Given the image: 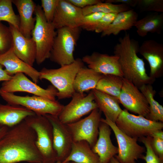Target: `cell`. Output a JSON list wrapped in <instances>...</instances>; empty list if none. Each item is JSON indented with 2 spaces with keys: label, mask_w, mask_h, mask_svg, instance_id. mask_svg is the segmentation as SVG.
Masks as SVG:
<instances>
[{
  "label": "cell",
  "mask_w": 163,
  "mask_h": 163,
  "mask_svg": "<svg viewBox=\"0 0 163 163\" xmlns=\"http://www.w3.org/2000/svg\"><path fill=\"white\" fill-rule=\"evenodd\" d=\"M12 0H0V22H8L19 30V18L13 10Z\"/></svg>",
  "instance_id": "31"
},
{
  "label": "cell",
  "mask_w": 163,
  "mask_h": 163,
  "mask_svg": "<svg viewBox=\"0 0 163 163\" xmlns=\"http://www.w3.org/2000/svg\"><path fill=\"white\" fill-rule=\"evenodd\" d=\"M138 14L132 9L118 13L111 24L101 33V36L117 35L120 31L130 29L138 20Z\"/></svg>",
  "instance_id": "25"
},
{
  "label": "cell",
  "mask_w": 163,
  "mask_h": 163,
  "mask_svg": "<svg viewBox=\"0 0 163 163\" xmlns=\"http://www.w3.org/2000/svg\"><path fill=\"white\" fill-rule=\"evenodd\" d=\"M80 31V27L57 29L49 59L60 66L73 62L75 60L73 53Z\"/></svg>",
  "instance_id": "6"
},
{
  "label": "cell",
  "mask_w": 163,
  "mask_h": 163,
  "mask_svg": "<svg viewBox=\"0 0 163 163\" xmlns=\"http://www.w3.org/2000/svg\"><path fill=\"white\" fill-rule=\"evenodd\" d=\"M123 78L113 75H103L95 89L118 99L123 84Z\"/></svg>",
  "instance_id": "29"
},
{
  "label": "cell",
  "mask_w": 163,
  "mask_h": 163,
  "mask_svg": "<svg viewBox=\"0 0 163 163\" xmlns=\"http://www.w3.org/2000/svg\"><path fill=\"white\" fill-rule=\"evenodd\" d=\"M111 129L107 123L101 122L97 140L92 148L98 156L100 163H109L118 152V147L113 144L110 138Z\"/></svg>",
  "instance_id": "20"
},
{
  "label": "cell",
  "mask_w": 163,
  "mask_h": 163,
  "mask_svg": "<svg viewBox=\"0 0 163 163\" xmlns=\"http://www.w3.org/2000/svg\"><path fill=\"white\" fill-rule=\"evenodd\" d=\"M66 163H75L72 162H68Z\"/></svg>",
  "instance_id": "45"
},
{
  "label": "cell",
  "mask_w": 163,
  "mask_h": 163,
  "mask_svg": "<svg viewBox=\"0 0 163 163\" xmlns=\"http://www.w3.org/2000/svg\"><path fill=\"white\" fill-rule=\"evenodd\" d=\"M134 26L137 34L144 37L149 33L160 34L163 28V13L155 12L137 20Z\"/></svg>",
  "instance_id": "27"
},
{
  "label": "cell",
  "mask_w": 163,
  "mask_h": 163,
  "mask_svg": "<svg viewBox=\"0 0 163 163\" xmlns=\"http://www.w3.org/2000/svg\"><path fill=\"white\" fill-rule=\"evenodd\" d=\"M0 96L8 104L21 106L36 114L58 116L64 105L59 101L39 96H21L0 91Z\"/></svg>",
  "instance_id": "8"
},
{
  "label": "cell",
  "mask_w": 163,
  "mask_h": 163,
  "mask_svg": "<svg viewBox=\"0 0 163 163\" xmlns=\"http://www.w3.org/2000/svg\"><path fill=\"white\" fill-rule=\"evenodd\" d=\"M105 14L97 12L84 15L80 27L88 31H94L98 22Z\"/></svg>",
  "instance_id": "34"
},
{
  "label": "cell",
  "mask_w": 163,
  "mask_h": 163,
  "mask_svg": "<svg viewBox=\"0 0 163 163\" xmlns=\"http://www.w3.org/2000/svg\"><path fill=\"white\" fill-rule=\"evenodd\" d=\"M36 135L24 120L9 128L0 139V163H43Z\"/></svg>",
  "instance_id": "1"
},
{
  "label": "cell",
  "mask_w": 163,
  "mask_h": 163,
  "mask_svg": "<svg viewBox=\"0 0 163 163\" xmlns=\"http://www.w3.org/2000/svg\"><path fill=\"white\" fill-rule=\"evenodd\" d=\"M19 13V31L26 37H31L36 19L33 17L36 5L32 0H12Z\"/></svg>",
  "instance_id": "21"
},
{
  "label": "cell",
  "mask_w": 163,
  "mask_h": 163,
  "mask_svg": "<svg viewBox=\"0 0 163 163\" xmlns=\"http://www.w3.org/2000/svg\"><path fill=\"white\" fill-rule=\"evenodd\" d=\"M12 45V35L9 27L0 22V55L9 50Z\"/></svg>",
  "instance_id": "32"
},
{
  "label": "cell",
  "mask_w": 163,
  "mask_h": 163,
  "mask_svg": "<svg viewBox=\"0 0 163 163\" xmlns=\"http://www.w3.org/2000/svg\"><path fill=\"white\" fill-rule=\"evenodd\" d=\"M84 66L82 59L77 58L72 63L56 69L43 68L39 71V79L50 82L57 90L59 100L72 97L75 92L74 80L79 69Z\"/></svg>",
  "instance_id": "3"
},
{
  "label": "cell",
  "mask_w": 163,
  "mask_h": 163,
  "mask_svg": "<svg viewBox=\"0 0 163 163\" xmlns=\"http://www.w3.org/2000/svg\"><path fill=\"white\" fill-rule=\"evenodd\" d=\"M137 5L142 11L163 13V0H138Z\"/></svg>",
  "instance_id": "35"
},
{
  "label": "cell",
  "mask_w": 163,
  "mask_h": 163,
  "mask_svg": "<svg viewBox=\"0 0 163 163\" xmlns=\"http://www.w3.org/2000/svg\"><path fill=\"white\" fill-rule=\"evenodd\" d=\"M151 137L152 145L154 152L159 158L163 161V139Z\"/></svg>",
  "instance_id": "38"
},
{
  "label": "cell",
  "mask_w": 163,
  "mask_h": 163,
  "mask_svg": "<svg viewBox=\"0 0 163 163\" xmlns=\"http://www.w3.org/2000/svg\"><path fill=\"white\" fill-rule=\"evenodd\" d=\"M115 123L123 133L138 139L150 136L154 132L163 128V122L152 121L142 116L130 113L126 109L122 110Z\"/></svg>",
  "instance_id": "7"
},
{
  "label": "cell",
  "mask_w": 163,
  "mask_h": 163,
  "mask_svg": "<svg viewBox=\"0 0 163 163\" xmlns=\"http://www.w3.org/2000/svg\"><path fill=\"white\" fill-rule=\"evenodd\" d=\"M117 14H105L98 22L94 31L96 33L103 32L112 22Z\"/></svg>",
  "instance_id": "37"
},
{
  "label": "cell",
  "mask_w": 163,
  "mask_h": 163,
  "mask_svg": "<svg viewBox=\"0 0 163 163\" xmlns=\"http://www.w3.org/2000/svg\"><path fill=\"white\" fill-rule=\"evenodd\" d=\"M59 0H41V7L46 21L52 23Z\"/></svg>",
  "instance_id": "36"
},
{
  "label": "cell",
  "mask_w": 163,
  "mask_h": 163,
  "mask_svg": "<svg viewBox=\"0 0 163 163\" xmlns=\"http://www.w3.org/2000/svg\"><path fill=\"white\" fill-rule=\"evenodd\" d=\"M139 47L138 42L126 33L119 39L113 49L114 55L118 58L123 78L138 88L144 85H152L155 81L148 75L143 60L137 55Z\"/></svg>",
  "instance_id": "2"
},
{
  "label": "cell",
  "mask_w": 163,
  "mask_h": 163,
  "mask_svg": "<svg viewBox=\"0 0 163 163\" xmlns=\"http://www.w3.org/2000/svg\"><path fill=\"white\" fill-rule=\"evenodd\" d=\"M54 163H63L62 162L59 161H57Z\"/></svg>",
  "instance_id": "44"
},
{
  "label": "cell",
  "mask_w": 163,
  "mask_h": 163,
  "mask_svg": "<svg viewBox=\"0 0 163 163\" xmlns=\"http://www.w3.org/2000/svg\"><path fill=\"white\" fill-rule=\"evenodd\" d=\"M84 16L82 8L68 0H59L52 23L57 30L65 27H80Z\"/></svg>",
  "instance_id": "15"
},
{
  "label": "cell",
  "mask_w": 163,
  "mask_h": 163,
  "mask_svg": "<svg viewBox=\"0 0 163 163\" xmlns=\"http://www.w3.org/2000/svg\"><path fill=\"white\" fill-rule=\"evenodd\" d=\"M151 84L144 85L139 89L146 98L149 106V113L145 118L157 122L163 121V107L155 99V91Z\"/></svg>",
  "instance_id": "28"
},
{
  "label": "cell",
  "mask_w": 163,
  "mask_h": 163,
  "mask_svg": "<svg viewBox=\"0 0 163 163\" xmlns=\"http://www.w3.org/2000/svg\"><path fill=\"white\" fill-rule=\"evenodd\" d=\"M3 66L0 64V82H5L9 80L12 77L8 75L5 69H3Z\"/></svg>",
  "instance_id": "41"
},
{
  "label": "cell",
  "mask_w": 163,
  "mask_h": 163,
  "mask_svg": "<svg viewBox=\"0 0 163 163\" xmlns=\"http://www.w3.org/2000/svg\"><path fill=\"white\" fill-rule=\"evenodd\" d=\"M103 75L84 66L78 70L74 80V88L75 92L83 94L95 89Z\"/></svg>",
  "instance_id": "26"
},
{
  "label": "cell",
  "mask_w": 163,
  "mask_h": 163,
  "mask_svg": "<svg viewBox=\"0 0 163 163\" xmlns=\"http://www.w3.org/2000/svg\"><path fill=\"white\" fill-rule=\"evenodd\" d=\"M109 163H120L114 157H113L110 160Z\"/></svg>",
  "instance_id": "43"
},
{
  "label": "cell",
  "mask_w": 163,
  "mask_h": 163,
  "mask_svg": "<svg viewBox=\"0 0 163 163\" xmlns=\"http://www.w3.org/2000/svg\"><path fill=\"white\" fill-rule=\"evenodd\" d=\"M101 121L108 125L114 133L118 145V152L114 157L120 163H136L139 159H141L145 149L138 143V138L123 133L107 117L102 118Z\"/></svg>",
  "instance_id": "9"
},
{
  "label": "cell",
  "mask_w": 163,
  "mask_h": 163,
  "mask_svg": "<svg viewBox=\"0 0 163 163\" xmlns=\"http://www.w3.org/2000/svg\"><path fill=\"white\" fill-rule=\"evenodd\" d=\"M36 135V145L42 157L43 163H54L57 161L53 145L52 126L44 115L35 114L25 119Z\"/></svg>",
  "instance_id": "5"
},
{
  "label": "cell",
  "mask_w": 163,
  "mask_h": 163,
  "mask_svg": "<svg viewBox=\"0 0 163 163\" xmlns=\"http://www.w3.org/2000/svg\"><path fill=\"white\" fill-rule=\"evenodd\" d=\"M139 53L148 61L150 67L149 77L155 80L163 75V45L153 40L144 41Z\"/></svg>",
  "instance_id": "16"
},
{
  "label": "cell",
  "mask_w": 163,
  "mask_h": 163,
  "mask_svg": "<svg viewBox=\"0 0 163 163\" xmlns=\"http://www.w3.org/2000/svg\"><path fill=\"white\" fill-rule=\"evenodd\" d=\"M9 24L11 33L12 47L17 56L23 62L33 66L36 61V48L32 37L28 38L23 36L19 30Z\"/></svg>",
  "instance_id": "19"
},
{
  "label": "cell",
  "mask_w": 163,
  "mask_h": 163,
  "mask_svg": "<svg viewBox=\"0 0 163 163\" xmlns=\"http://www.w3.org/2000/svg\"><path fill=\"white\" fill-rule=\"evenodd\" d=\"M144 145L146 149V155L141 159L144 160L146 163H163L154 152L151 144V137L148 136L143 137L138 139Z\"/></svg>",
  "instance_id": "33"
},
{
  "label": "cell",
  "mask_w": 163,
  "mask_h": 163,
  "mask_svg": "<svg viewBox=\"0 0 163 163\" xmlns=\"http://www.w3.org/2000/svg\"><path fill=\"white\" fill-rule=\"evenodd\" d=\"M119 103L128 111L146 117L149 106L143 94L132 82L123 78V84L118 98Z\"/></svg>",
  "instance_id": "13"
},
{
  "label": "cell",
  "mask_w": 163,
  "mask_h": 163,
  "mask_svg": "<svg viewBox=\"0 0 163 163\" xmlns=\"http://www.w3.org/2000/svg\"><path fill=\"white\" fill-rule=\"evenodd\" d=\"M0 64L5 67V71L11 76L18 73H22L30 78L35 83L38 82L39 71L19 58L14 53L12 46L0 55Z\"/></svg>",
  "instance_id": "18"
},
{
  "label": "cell",
  "mask_w": 163,
  "mask_h": 163,
  "mask_svg": "<svg viewBox=\"0 0 163 163\" xmlns=\"http://www.w3.org/2000/svg\"><path fill=\"white\" fill-rule=\"evenodd\" d=\"M0 91L13 93L26 92L34 95L43 97L51 100H55L56 89L52 85L44 89L27 78L22 73H17L9 80L3 82Z\"/></svg>",
  "instance_id": "12"
},
{
  "label": "cell",
  "mask_w": 163,
  "mask_h": 163,
  "mask_svg": "<svg viewBox=\"0 0 163 163\" xmlns=\"http://www.w3.org/2000/svg\"><path fill=\"white\" fill-rule=\"evenodd\" d=\"M101 113L97 108L85 118L66 125L73 142L85 141L92 148L98 138Z\"/></svg>",
  "instance_id": "11"
},
{
  "label": "cell",
  "mask_w": 163,
  "mask_h": 163,
  "mask_svg": "<svg viewBox=\"0 0 163 163\" xmlns=\"http://www.w3.org/2000/svg\"><path fill=\"white\" fill-rule=\"evenodd\" d=\"M91 91L98 108L104 113L105 117L115 123L123 110L120 106L118 99L95 89Z\"/></svg>",
  "instance_id": "23"
},
{
  "label": "cell",
  "mask_w": 163,
  "mask_h": 163,
  "mask_svg": "<svg viewBox=\"0 0 163 163\" xmlns=\"http://www.w3.org/2000/svg\"><path fill=\"white\" fill-rule=\"evenodd\" d=\"M34 13L36 21L31 37L36 46V61L39 65L49 58L56 31L52 23L46 20L41 6L36 5Z\"/></svg>",
  "instance_id": "4"
},
{
  "label": "cell",
  "mask_w": 163,
  "mask_h": 163,
  "mask_svg": "<svg viewBox=\"0 0 163 163\" xmlns=\"http://www.w3.org/2000/svg\"><path fill=\"white\" fill-rule=\"evenodd\" d=\"M106 2L115 4H122L129 7H135L137 5L138 0H107Z\"/></svg>",
  "instance_id": "40"
},
{
  "label": "cell",
  "mask_w": 163,
  "mask_h": 163,
  "mask_svg": "<svg viewBox=\"0 0 163 163\" xmlns=\"http://www.w3.org/2000/svg\"><path fill=\"white\" fill-rule=\"evenodd\" d=\"M100 163L97 155L92 150L88 142L85 141L73 142L69 155L62 162L66 163Z\"/></svg>",
  "instance_id": "24"
},
{
  "label": "cell",
  "mask_w": 163,
  "mask_h": 163,
  "mask_svg": "<svg viewBox=\"0 0 163 163\" xmlns=\"http://www.w3.org/2000/svg\"><path fill=\"white\" fill-rule=\"evenodd\" d=\"M51 123L53 129V145L57 161L62 162L69 154L73 141L66 125L62 123L58 116L45 115Z\"/></svg>",
  "instance_id": "14"
},
{
  "label": "cell",
  "mask_w": 163,
  "mask_h": 163,
  "mask_svg": "<svg viewBox=\"0 0 163 163\" xmlns=\"http://www.w3.org/2000/svg\"><path fill=\"white\" fill-rule=\"evenodd\" d=\"M73 5L83 8L88 6L93 5L102 2L100 0H68Z\"/></svg>",
  "instance_id": "39"
},
{
  "label": "cell",
  "mask_w": 163,
  "mask_h": 163,
  "mask_svg": "<svg viewBox=\"0 0 163 163\" xmlns=\"http://www.w3.org/2000/svg\"><path fill=\"white\" fill-rule=\"evenodd\" d=\"M82 9L83 15H85L92 13L100 12L105 14L114 13L118 14L120 12L130 9V7L122 4H115L107 2H102L87 6Z\"/></svg>",
  "instance_id": "30"
},
{
  "label": "cell",
  "mask_w": 163,
  "mask_h": 163,
  "mask_svg": "<svg viewBox=\"0 0 163 163\" xmlns=\"http://www.w3.org/2000/svg\"><path fill=\"white\" fill-rule=\"evenodd\" d=\"M36 114L21 106L0 103V127H12L27 117Z\"/></svg>",
  "instance_id": "22"
},
{
  "label": "cell",
  "mask_w": 163,
  "mask_h": 163,
  "mask_svg": "<svg viewBox=\"0 0 163 163\" xmlns=\"http://www.w3.org/2000/svg\"><path fill=\"white\" fill-rule=\"evenodd\" d=\"M72 97L70 102L64 105L58 116L59 120L64 124L76 122L98 108L92 91L88 95L75 92Z\"/></svg>",
  "instance_id": "10"
},
{
  "label": "cell",
  "mask_w": 163,
  "mask_h": 163,
  "mask_svg": "<svg viewBox=\"0 0 163 163\" xmlns=\"http://www.w3.org/2000/svg\"><path fill=\"white\" fill-rule=\"evenodd\" d=\"M88 68L103 75H113L123 77L118 61L114 55L110 56L97 52L86 55L82 59Z\"/></svg>",
  "instance_id": "17"
},
{
  "label": "cell",
  "mask_w": 163,
  "mask_h": 163,
  "mask_svg": "<svg viewBox=\"0 0 163 163\" xmlns=\"http://www.w3.org/2000/svg\"><path fill=\"white\" fill-rule=\"evenodd\" d=\"M7 127H0V139L5 135L9 129Z\"/></svg>",
  "instance_id": "42"
}]
</instances>
